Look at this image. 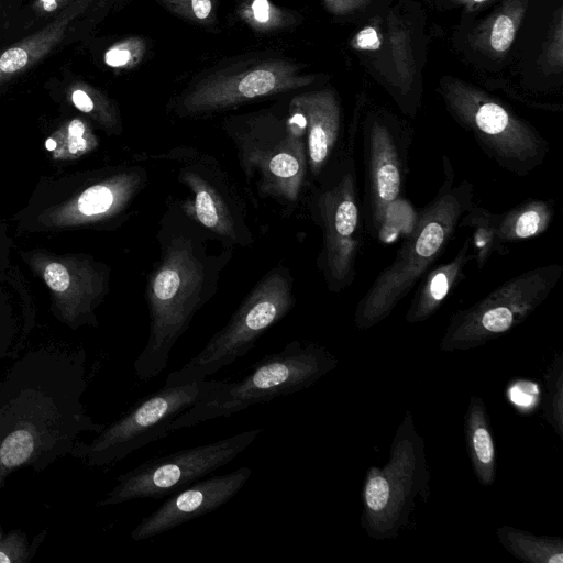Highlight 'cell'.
Segmentation results:
<instances>
[{
	"label": "cell",
	"instance_id": "15",
	"mask_svg": "<svg viewBox=\"0 0 563 563\" xmlns=\"http://www.w3.org/2000/svg\"><path fill=\"white\" fill-rule=\"evenodd\" d=\"M296 71L288 62L271 60L235 74L213 75L185 91L173 110L179 118H198L289 92L310 81Z\"/></svg>",
	"mask_w": 563,
	"mask_h": 563
},
{
	"label": "cell",
	"instance_id": "9",
	"mask_svg": "<svg viewBox=\"0 0 563 563\" xmlns=\"http://www.w3.org/2000/svg\"><path fill=\"white\" fill-rule=\"evenodd\" d=\"M296 305L294 277L278 264L253 286L228 322L203 349L181 367L170 372L164 385L175 386L208 376L247 354L256 341L285 318Z\"/></svg>",
	"mask_w": 563,
	"mask_h": 563
},
{
	"label": "cell",
	"instance_id": "28",
	"mask_svg": "<svg viewBox=\"0 0 563 563\" xmlns=\"http://www.w3.org/2000/svg\"><path fill=\"white\" fill-rule=\"evenodd\" d=\"M144 52L143 43L132 40L129 43L120 44L106 53V64L111 67H123L135 63Z\"/></svg>",
	"mask_w": 563,
	"mask_h": 563
},
{
	"label": "cell",
	"instance_id": "26",
	"mask_svg": "<svg viewBox=\"0 0 563 563\" xmlns=\"http://www.w3.org/2000/svg\"><path fill=\"white\" fill-rule=\"evenodd\" d=\"M545 394L542 416L563 440V355L556 353L544 375Z\"/></svg>",
	"mask_w": 563,
	"mask_h": 563
},
{
	"label": "cell",
	"instance_id": "20",
	"mask_svg": "<svg viewBox=\"0 0 563 563\" xmlns=\"http://www.w3.org/2000/svg\"><path fill=\"white\" fill-rule=\"evenodd\" d=\"M474 260L471 236H467L452 260L433 267L419 284L405 320L419 323L440 308L446 296L463 278L466 265Z\"/></svg>",
	"mask_w": 563,
	"mask_h": 563
},
{
	"label": "cell",
	"instance_id": "34",
	"mask_svg": "<svg viewBox=\"0 0 563 563\" xmlns=\"http://www.w3.org/2000/svg\"><path fill=\"white\" fill-rule=\"evenodd\" d=\"M71 100L75 107L85 113H91L96 109L92 98L81 89H76L71 93Z\"/></svg>",
	"mask_w": 563,
	"mask_h": 563
},
{
	"label": "cell",
	"instance_id": "18",
	"mask_svg": "<svg viewBox=\"0 0 563 563\" xmlns=\"http://www.w3.org/2000/svg\"><path fill=\"white\" fill-rule=\"evenodd\" d=\"M37 269L70 325L96 323L93 310L108 290V267L91 260H38Z\"/></svg>",
	"mask_w": 563,
	"mask_h": 563
},
{
	"label": "cell",
	"instance_id": "29",
	"mask_svg": "<svg viewBox=\"0 0 563 563\" xmlns=\"http://www.w3.org/2000/svg\"><path fill=\"white\" fill-rule=\"evenodd\" d=\"M514 36L515 26L512 20L507 15L498 16L492 30V47L497 52H505L511 45Z\"/></svg>",
	"mask_w": 563,
	"mask_h": 563
},
{
	"label": "cell",
	"instance_id": "8",
	"mask_svg": "<svg viewBox=\"0 0 563 563\" xmlns=\"http://www.w3.org/2000/svg\"><path fill=\"white\" fill-rule=\"evenodd\" d=\"M429 496L424 440L407 410L391 441L388 462L366 472L361 525L374 540L394 539L407 525L416 498L427 501Z\"/></svg>",
	"mask_w": 563,
	"mask_h": 563
},
{
	"label": "cell",
	"instance_id": "13",
	"mask_svg": "<svg viewBox=\"0 0 563 563\" xmlns=\"http://www.w3.org/2000/svg\"><path fill=\"white\" fill-rule=\"evenodd\" d=\"M262 429H251L207 444L154 456L121 474L98 506L169 496L224 466L251 445Z\"/></svg>",
	"mask_w": 563,
	"mask_h": 563
},
{
	"label": "cell",
	"instance_id": "30",
	"mask_svg": "<svg viewBox=\"0 0 563 563\" xmlns=\"http://www.w3.org/2000/svg\"><path fill=\"white\" fill-rule=\"evenodd\" d=\"M30 54L24 47H12L0 56V71L12 74L22 69L29 62Z\"/></svg>",
	"mask_w": 563,
	"mask_h": 563
},
{
	"label": "cell",
	"instance_id": "19",
	"mask_svg": "<svg viewBox=\"0 0 563 563\" xmlns=\"http://www.w3.org/2000/svg\"><path fill=\"white\" fill-rule=\"evenodd\" d=\"M299 111L306 123L309 183L317 179L342 148L341 115L334 97L327 91L295 96L289 104Z\"/></svg>",
	"mask_w": 563,
	"mask_h": 563
},
{
	"label": "cell",
	"instance_id": "36",
	"mask_svg": "<svg viewBox=\"0 0 563 563\" xmlns=\"http://www.w3.org/2000/svg\"><path fill=\"white\" fill-rule=\"evenodd\" d=\"M45 11H54L57 7V0H40Z\"/></svg>",
	"mask_w": 563,
	"mask_h": 563
},
{
	"label": "cell",
	"instance_id": "10",
	"mask_svg": "<svg viewBox=\"0 0 563 563\" xmlns=\"http://www.w3.org/2000/svg\"><path fill=\"white\" fill-rule=\"evenodd\" d=\"M562 274L560 264L527 269L472 306L455 311L443 333L440 350L467 351L506 334L543 303Z\"/></svg>",
	"mask_w": 563,
	"mask_h": 563
},
{
	"label": "cell",
	"instance_id": "33",
	"mask_svg": "<svg viewBox=\"0 0 563 563\" xmlns=\"http://www.w3.org/2000/svg\"><path fill=\"white\" fill-rule=\"evenodd\" d=\"M186 7H190V15L200 21L207 20L212 10L211 0H189Z\"/></svg>",
	"mask_w": 563,
	"mask_h": 563
},
{
	"label": "cell",
	"instance_id": "24",
	"mask_svg": "<svg viewBox=\"0 0 563 563\" xmlns=\"http://www.w3.org/2000/svg\"><path fill=\"white\" fill-rule=\"evenodd\" d=\"M460 227L474 230L471 243L474 244L472 252L478 269L483 268L492 254L504 251L495 235L494 214L486 209L473 205L462 217Z\"/></svg>",
	"mask_w": 563,
	"mask_h": 563
},
{
	"label": "cell",
	"instance_id": "11",
	"mask_svg": "<svg viewBox=\"0 0 563 563\" xmlns=\"http://www.w3.org/2000/svg\"><path fill=\"white\" fill-rule=\"evenodd\" d=\"M345 143L360 156L367 233L378 238L405 191L412 137L397 123L375 118L351 128Z\"/></svg>",
	"mask_w": 563,
	"mask_h": 563
},
{
	"label": "cell",
	"instance_id": "38",
	"mask_svg": "<svg viewBox=\"0 0 563 563\" xmlns=\"http://www.w3.org/2000/svg\"><path fill=\"white\" fill-rule=\"evenodd\" d=\"M475 2H483V1H486V0H473Z\"/></svg>",
	"mask_w": 563,
	"mask_h": 563
},
{
	"label": "cell",
	"instance_id": "23",
	"mask_svg": "<svg viewBox=\"0 0 563 563\" xmlns=\"http://www.w3.org/2000/svg\"><path fill=\"white\" fill-rule=\"evenodd\" d=\"M496 536L503 548L525 563H563V540L559 537L536 536L504 525Z\"/></svg>",
	"mask_w": 563,
	"mask_h": 563
},
{
	"label": "cell",
	"instance_id": "22",
	"mask_svg": "<svg viewBox=\"0 0 563 563\" xmlns=\"http://www.w3.org/2000/svg\"><path fill=\"white\" fill-rule=\"evenodd\" d=\"M554 217L552 201L531 199L501 214H494V230L498 243H515L543 233Z\"/></svg>",
	"mask_w": 563,
	"mask_h": 563
},
{
	"label": "cell",
	"instance_id": "14",
	"mask_svg": "<svg viewBox=\"0 0 563 563\" xmlns=\"http://www.w3.org/2000/svg\"><path fill=\"white\" fill-rule=\"evenodd\" d=\"M463 126L499 167L525 177L543 164L549 142L532 126L493 101L455 103Z\"/></svg>",
	"mask_w": 563,
	"mask_h": 563
},
{
	"label": "cell",
	"instance_id": "37",
	"mask_svg": "<svg viewBox=\"0 0 563 563\" xmlns=\"http://www.w3.org/2000/svg\"><path fill=\"white\" fill-rule=\"evenodd\" d=\"M2 321H3V319L1 318V314H0V325H1ZM2 343L3 342L0 340V358L2 357V354H3L4 350H5L4 349L5 345H3Z\"/></svg>",
	"mask_w": 563,
	"mask_h": 563
},
{
	"label": "cell",
	"instance_id": "17",
	"mask_svg": "<svg viewBox=\"0 0 563 563\" xmlns=\"http://www.w3.org/2000/svg\"><path fill=\"white\" fill-rule=\"evenodd\" d=\"M252 470L241 466L224 475L198 479L167 496V499L131 531L135 541L147 540L227 504L251 477Z\"/></svg>",
	"mask_w": 563,
	"mask_h": 563
},
{
	"label": "cell",
	"instance_id": "3",
	"mask_svg": "<svg viewBox=\"0 0 563 563\" xmlns=\"http://www.w3.org/2000/svg\"><path fill=\"white\" fill-rule=\"evenodd\" d=\"M221 129L231 142L245 189L257 200H269L284 217L303 205L309 172L303 115L288 107L285 115L263 110L225 119Z\"/></svg>",
	"mask_w": 563,
	"mask_h": 563
},
{
	"label": "cell",
	"instance_id": "25",
	"mask_svg": "<svg viewBox=\"0 0 563 563\" xmlns=\"http://www.w3.org/2000/svg\"><path fill=\"white\" fill-rule=\"evenodd\" d=\"M97 139L89 126L79 119H75L68 125L58 131L47 142L55 158H77L87 154L97 146Z\"/></svg>",
	"mask_w": 563,
	"mask_h": 563
},
{
	"label": "cell",
	"instance_id": "12",
	"mask_svg": "<svg viewBox=\"0 0 563 563\" xmlns=\"http://www.w3.org/2000/svg\"><path fill=\"white\" fill-rule=\"evenodd\" d=\"M216 379H197L168 386L145 397L118 420L98 432L90 442H81L73 452L88 466H106L170 433L172 422L213 386Z\"/></svg>",
	"mask_w": 563,
	"mask_h": 563
},
{
	"label": "cell",
	"instance_id": "16",
	"mask_svg": "<svg viewBox=\"0 0 563 563\" xmlns=\"http://www.w3.org/2000/svg\"><path fill=\"white\" fill-rule=\"evenodd\" d=\"M148 184L144 166L129 164L114 167L84 189L74 200L58 208L57 224H120Z\"/></svg>",
	"mask_w": 563,
	"mask_h": 563
},
{
	"label": "cell",
	"instance_id": "4",
	"mask_svg": "<svg viewBox=\"0 0 563 563\" xmlns=\"http://www.w3.org/2000/svg\"><path fill=\"white\" fill-rule=\"evenodd\" d=\"M443 170L444 179L437 195L418 214L394 261L357 302L353 321L358 330L371 329L390 316L441 256L462 217L474 205L473 185L466 179L456 181L446 155Z\"/></svg>",
	"mask_w": 563,
	"mask_h": 563
},
{
	"label": "cell",
	"instance_id": "27",
	"mask_svg": "<svg viewBox=\"0 0 563 563\" xmlns=\"http://www.w3.org/2000/svg\"><path fill=\"white\" fill-rule=\"evenodd\" d=\"M31 549L26 537L20 531H11L0 539V563H26L31 560Z\"/></svg>",
	"mask_w": 563,
	"mask_h": 563
},
{
	"label": "cell",
	"instance_id": "1",
	"mask_svg": "<svg viewBox=\"0 0 563 563\" xmlns=\"http://www.w3.org/2000/svg\"><path fill=\"white\" fill-rule=\"evenodd\" d=\"M84 358L30 352L0 382V489L18 468L44 470L104 428L82 404Z\"/></svg>",
	"mask_w": 563,
	"mask_h": 563
},
{
	"label": "cell",
	"instance_id": "6",
	"mask_svg": "<svg viewBox=\"0 0 563 563\" xmlns=\"http://www.w3.org/2000/svg\"><path fill=\"white\" fill-rule=\"evenodd\" d=\"M336 365L338 358L324 346L290 341L282 351L258 360L239 380H214L199 401L172 422L170 433L309 388Z\"/></svg>",
	"mask_w": 563,
	"mask_h": 563
},
{
	"label": "cell",
	"instance_id": "31",
	"mask_svg": "<svg viewBox=\"0 0 563 563\" xmlns=\"http://www.w3.org/2000/svg\"><path fill=\"white\" fill-rule=\"evenodd\" d=\"M356 44L360 48L375 51L379 48L380 41L376 30L369 26L357 34Z\"/></svg>",
	"mask_w": 563,
	"mask_h": 563
},
{
	"label": "cell",
	"instance_id": "35",
	"mask_svg": "<svg viewBox=\"0 0 563 563\" xmlns=\"http://www.w3.org/2000/svg\"><path fill=\"white\" fill-rule=\"evenodd\" d=\"M10 245V239L7 233L0 229V272L9 262Z\"/></svg>",
	"mask_w": 563,
	"mask_h": 563
},
{
	"label": "cell",
	"instance_id": "7",
	"mask_svg": "<svg viewBox=\"0 0 563 563\" xmlns=\"http://www.w3.org/2000/svg\"><path fill=\"white\" fill-rule=\"evenodd\" d=\"M135 158L173 166L177 181L189 191L178 201L180 208L212 239L232 250L253 246L252 200L216 156L196 146L177 145Z\"/></svg>",
	"mask_w": 563,
	"mask_h": 563
},
{
	"label": "cell",
	"instance_id": "39",
	"mask_svg": "<svg viewBox=\"0 0 563 563\" xmlns=\"http://www.w3.org/2000/svg\"><path fill=\"white\" fill-rule=\"evenodd\" d=\"M0 539H1V531H0Z\"/></svg>",
	"mask_w": 563,
	"mask_h": 563
},
{
	"label": "cell",
	"instance_id": "2",
	"mask_svg": "<svg viewBox=\"0 0 563 563\" xmlns=\"http://www.w3.org/2000/svg\"><path fill=\"white\" fill-rule=\"evenodd\" d=\"M156 240L159 258L147 274L144 291L150 333L134 362L141 380L165 371L177 341L217 294L221 273L234 252L223 245L212 250L218 241L191 220L176 200L167 203Z\"/></svg>",
	"mask_w": 563,
	"mask_h": 563
},
{
	"label": "cell",
	"instance_id": "5",
	"mask_svg": "<svg viewBox=\"0 0 563 563\" xmlns=\"http://www.w3.org/2000/svg\"><path fill=\"white\" fill-rule=\"evenodd\" d=\"M357 173L353 152L344 141L320 176L309 183L303 199L321 232L317 266L332 294L354 283L367 233Z\"/></svg>",
	"mask_w": 563,
	"mask_h": 563
},
{
	"label": "cell",
	"instance_id": "32",
	"mask_svg": "<svg viewBox=\"0 0 563 563\" xmlns=\"http://www.w3.org/2000/svg\"><path fill=\"white\" fill-rule=\"evenodd\" d=\"M252 18L258 24H267L272 19V5L268 0H254L252 5Z\"/></svg>",
	"mask_w": 563,
	"mask_h": 563
},
{
	"label": "cell",
	"instance_id": "21",
	"mask_svg": "<svg viewBox=\"0 0 563 563\" xmlns=\"http://www.w3.org/2000/svg\"><path fill=\"white\" fill-rule=\"evenodd\" d=\"M466 451L475 477L482 486H490L496 479V449L489 418L483 399L472 396L464 415Z\"/></svg>",
	"mask_w": 563,
	"mask_h": 563
}]
</instances>
